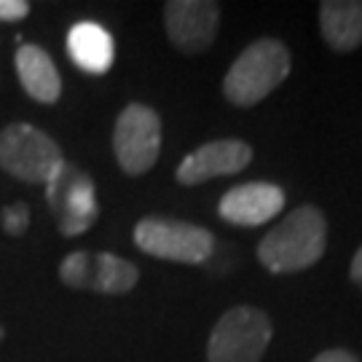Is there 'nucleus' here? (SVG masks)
<instances>
[{"instance_id": "obj_8", "label": "nucleus", "mask_w": 362, "mask_h": 362, "mask_svg": "<svg viewBox=\"0 0 362 362\" xmlns=\"http://www.w3.org/2000/svg\"><path fill=\"white\" fill-rule=\"evenodd\" d=\"M62 285L105 296H124L140 279V269L113 252H70L59 266Z\"/></svg>"}, {"instance_id": "obj_7", "label": "nucleus", "mask_w": 362, "mask_h": 362, "mask_svg": "<svg viewBox=\"0 0 362 362\" xmlns=\"http://www.w3.org/2000/svg\"><path fill=\"white\" fill-rule=\"evenodd\" d=\"M46 199H49V207L57 218L62 236L86 233L100 215L94 180L83 169L73 167L67 161L59 167V172L52 180L46 182Z\"/></svg>"}, {"instance_id": "obj_11", "label": "nucleus", "mask_w": 362, "mask_h": 362, "mask_svg": "<svg viewBox=\"0 0 362 362\" xmlns=\"http://www.w3.org/2000/svg\"><path fill=\"white\" fill-rule=\"evenodd\" d=\"M285 207V191L274 182H245L220 199V218L231 226L252 228L274 220Z\"/></svg>"}, {"instance_id": "obj_5", "label": "nucleus", "mask_w": 362, "mask_h": 362, "mask_svg": "<svg viewBox=\"0 0 362 362\" xmlns=\"http://www.w3.org/2000/svg\"><path fill=\"white\" fill-rule=\"evenodd\" d=\"M134 245L145 255L199 266L212 255L215 236L196 223L172 218H143L134 226Z\"/></svg>"}, {"instance_id": "obj_9", "label": "nucleus", "mask_w": 362, "mask_h": 362, "mask_svg": "<svg viewBox=\"0 0 362 362\" xmlns=\"http://www.w3.org/2000/svg\"><path fill=\"white\" fill-rule=\"evenodd\" d=\"M164 25L177 52L202 54L215 43L220 6L212 0H172L164 6Z\"/></svg>"}, {"instance_id": "obj_15", "label": "nucleus", "mask_w": 362, "mask_h": 362, "mask_svg": "<svg viewBox=\"0 0 362 362\" xmlns=\"http://www.w3.org/2000/svg\"><path fill=\"white\" fill-rule=\"evenodd\" d=\"M0 220H3V231L8 236H22L27 231V226H30V209H27V204L16 202V204H8L3 209Z\"/></svg>"}, {"instance_id": "obj_18", "label": "nucleus", "mask_w": 362, "mask_h": 362, "mask_svg": "<svg viewBox=\"0 0 362 362\" xmlns=\"http://www.w3.org/2000/svg\"><path fill=\"white\" fill-rule=\"evenodd\" d=\"M349 276H351V282H354V285L362 290V247L357 250V252H354V258H351Z\"/></svg>"}, {"instance_id": "obj_4", "label": "nucleus", "mask_w": 362, "mask_h": 362, "mask_svg": "<svg viewBox=\"0 0 362 362\" xmlns=\"http://www.w3.org/2000/svg\"><path fill=\"white\" fill-rule=\"evenodd\" d=\"M65 164L59 145L33 124H11L0 132V167L22 182L52 180Z\"/></svg>"}, {"instance_id": "obj_2", "label": "nucleus", "mask_w": 362, "mask_h": 362, "mask_svg": "<svg viewBox=\"0 0 362 362\" xmlns=\"http://www.w3.org/2000/svg\"><path fill=\"white\" fill-rule=\"evenodd\" d=\"M290 49L276 38H260L250 43L233 59L223 78V94L236 107H252L263 103L290 76Z\"/></svg>"}, {"instance_id": "obj_3", "label": "nucleus", "mask_w": 362, "mask_h": 362, "mask_svg": "<svg viewBox=\"0 0 362 362\" xmlns=\"http://www.w3.org/2000/svg\"><path fill=\"white\" fill-rule=\"evenodd\" d=\"M274 336L272 317L255 306H233L207 341V362H260Z\"/></svg>"}, {"instance_id": "obj_6", "label": "nucleus", "mask_w": 362, "mask_h": 362, "mask_svg": "<svg viewBox=\"0 0 362 362\" xmlns=\"http://www.w3.org/2000/svg\"><path fill=\"white\" fill-rule=\"evenodd\" d=\"M113 151L127 175H145L161 153V118L153 107L132 103L121 110L113 129Z\"/></svg>"}, {"instance_id": "obj_10", "label": "nucleus", "mask_w": 362, "mask_h": 362, "mask_svg": "<svg viewBox=\"0 0 362 362\" xmlns=\"http://www.w3.org/2000/svg\"><path fill=\"white\" fill-rule=\"evenodd\" d=\"M250 161H252V148L245 140H215L185 156L175 177L180 185H199L212 177L236 175L247 169Z\"/></svg>"}, {"instance_id": "obj_12", "label": "nucleus", "mask_w": 362, "mask_h": 362, "mask_svg": "<svg viewBox=\"0 0 362 362\" xmlns=\"http://www.w3.org/2000/svg\"><path fill=\"white\" fill-rule=\"evenodd\" d=\"M320 30L325 43L338 54L362 46V0H325L320 6Z\"/></svg>"}, {"instance_id": "obj_16", "label": "nucleus", "mask_w": 362, "mask_h": 362, "mask_svg": "<svg viewBox=\"0 0 362 362\" xmlns=\"http://www.w3.org/2000/svg\"><path fill=\"white\" fill-rule=\"evenodd\" d=\"M30 13V3L25 0H0V22H19Z\"/></svg>"}, {"instance_id": "obj_1", "label": "nucleus", "mask_w": 362, "mask_h": 362, "mask_svg": "<svg viewBox=\"0 0 362 362\" xmlns=\"http://www.w3.org/2000/svg\"><path fill=\"white\" fill-rule=\"evenodd\" d=\"M325 245L327 220L314 204H303L260 239L258 260L272 274L303 272L322 258Z\"/></svg>"}, {"instance_id": "obj_17", "label": "nucleus", "mask_w": 362, "mask_h": 362, "mask_svg": "<svg viewBox=\"0 0 362 362\" xmlns=\"http://www.w3.org/2000/svg\"><path fill=\"white\" fill-rule=\"evenodd\" d=\"M311 362H360V360H357V354H351L349 349H325Z\"/></svg>"}, {"instance_id": "obj_14", "label": "nucleus", "mask_w": 362, "mask_h": 362, "mask_svg": "<svg viewBox=\"0 0 362 362\" xmlns=\"http://www.w3.org/2000/svg\"><path fill=\"white\" fill-rule=\"evenodd\" d=\"M67 54L83 73L103 76L113 67L116 46L105 27L94 25V22H78L67 33Z\"/></svg>"}, {"instance_id": "obj_13", "label": "nucleus", "mask_w": 362, "mask_h": 362, "mask_svg": "<svg viewBox=\"0 0 362 362\" xmlns=\"http://www.w3.org/2000/svg\"><path fill=\"white\" fill-rule=\"evenodd\" d=\"M16 76L22 89L43 105H54L62 94V78L57 73V65L40 46H19L16 52Z\"/></svg>"}]
</instances>
